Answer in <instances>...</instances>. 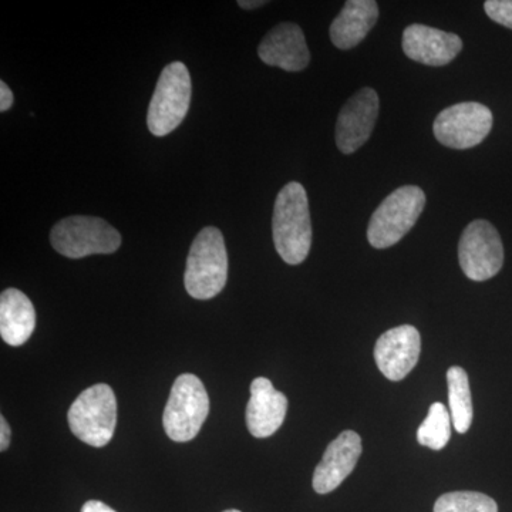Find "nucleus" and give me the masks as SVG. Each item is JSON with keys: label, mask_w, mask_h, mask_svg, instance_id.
Returning a JSON list of instances; mask_svg holds the SVG:
<instances>
[{"label": "nucleus", "mask_w": 512, "mask_h": 512, "mask_svg": "<svg viewBox=\"0 0 512 512\" xmlns=\"http://www.w3.org/2000/svg\"><path fill=\"white\" fill-rule=\"evenodd\" d=\"M276 252L289 265L308 258L312 247V221L308 195L299 183L286 184L276 197L272 217Z\"/></svg>", "instance_id": "1"}, {"label": "nucleus", "mask_w": 512, "mask_h": 512, "mask_svg": "<svg viewBox=\"0 0 512 512\" xmlns=\"http://www.w3.org/2000/svg\"><path fill=\"white\" fill-rule=\"evenodd\" d=\"M228 279V255L220 229L207 227L192 242L184 284L188 295L200 301L214 298Z\"/></svg>", "instance_id": "2"}, {"label": "nucleus", "mask_w": 512, "mask_h": 512, "mask_svg": "<svg viewBox=\"0 0 512 512\" xmlns=\"http://www.w3.org/2000/svg\"><path fill=\"white\" fill-rule=\"evenodd\" d=\"M70 430L92 447H104L113 439L117 426V399L109 384L99 383L84 390L67 413Z\"/></svg>", "instance_id": "3"}, {"label": "nucleus", "mask_w": 512, "mask_h": 512, "mask_svg": "<svg viewBox=\"0 0 512 512\" xmlns=\"http://www.w3.org/2000/svg\"><path fill=\"white\" fill-rule=\"evenodd\" d=\"M426 205V194L416 185L397 188L379 205L367 228V239L376 249L393 247L416 225Z\"/></svg>", "instance_id": "4"}, {"label": "nucleus", "mask_w": 512, "mask_h": 512, "mask_svg": "<svg viewBox=\"0 0 512 512\" xmlns=\"http://www.w3.org/2000/svg\"><path fill=\"white\" fill-rule=\"evenodd\" d=\"M210 414V397L197 376L184 373L178 376L165 406V433L177 443L194 440Z\"/></svg>", "instance_id": "5"}, {"label": "nucleus", "mask_w": 512, "mask_h": 512, "mask_svg": "<svg viewBox=\"0 0 512 512\" xmlns=\"http://www.w3.org/2000/svg\"><path fill=\"white\" fill-rule=\"evenodd\" d=\"M191 103V76L187 66L173 62L164 67L147 113L151 134L164 137L183 123Z\"/></svg>", "instance_id": "6"}, {"label": "nucleus", "mask_w": 512, "mask_h": 512, "mask_svg": "<svg viewBox=\"0 0 512 512\" xmlns=\"http://www.w3.org/2000/svg\"><path fill=\"white\" fill-rule=\"evenodd\" d=\"M52 247L70 259L97 254H113L121 245V235L109 222L96 217L64 218L50 232Z\"/></svg>", "instance_id": "7"}, {"label": "nucleus", "mask_w": 512, "mask_h": 512, "mask_svg": "<svg viewBox=\"0 0 512 512\" xmlns=\"http://www.w3.org/2000/svg\"><path fill=\"white\" fill-rule=\"evenodd\" d=\"M493 128V113L476 101L447 107L436 117L434 136L443 146L467 150L483 143Z\"/></svg>", "instance_id": "8"}, {"label": "nucleus", "mask_w": 512, "mask_h": 512, "mask_svg": "<svg viewBox=\"0 0 512 512\" xmlns=\"http://www.w3.org/2000/svg\"><path fill=\"white\" fill-rule=\"evenodd\" d=\"M458 259L468 279L488 281L501 271L504 247L500 234L488 221L477 220L464 229L458 245Z\"/></svg>", "instance_id": "9"}, {"label": "nucleus", "mask_w": 512, "mask_h": 512, "mask_svg": "<svg viewBox=\"0 0 512 512\" xmlns=\"http://www.w3.org/2000/svg\"><path fill=\"white\" fill-rule=\"evenodd\" d=\"M379 116V96L370 87L353 94L340 110L336 123V146L343 154H353L372 136Z\"/></svg>", "instance_id": "10"}, {"label": "nucleus", "mask_w": 512, "mask_h": 512, "mask_svg": "<svg viewBox=\"0 0 512 512\" xmlns=\"http://www.w3.org/2000/svg\"><path fill=\"white\" fill-rule=\"evenodd\" d=\"M420 350V333L414 326L387 330L376 342V365L386 379L400 382L416 367Z\"/></svg>", "instance_id": "11"}, {"label": "nucleus", "mask_w": 512, "mask_h": 512, "mask_svg": "<svg viewBox=\"0 0 512 512\" xmlns=\"http://www.w3.org/2000/svg\"><path fill=\"white\" fill-rule=\"evenodd\" d=\"M362 456V439L356 431L346 430L326 448L322 460L313 473V490L329 494L339 487L355 470Z\"/></svg>", "instance_id": "12"}, {"label": "nucleus", "mask_w": 512, "mask_h": 512, "mask_svg": "<svg viewBox=\"0 0 512 512\" xmlns=\"http://www.w3.org/2000/svg\"><path fill=\"white\" fill-rule=\"evenodd\" d=\"M258 56L268 66L286 72H301L311 62V53L305 35L296 23L285 22L276 26L262 40Z\"/></svg>", "instance_id": "13"}, {"label": "nucleus", "mask_w": 512, "mask_h": 512, "mask_svg": "<svg viewBox=\"0 0 512 512\" xmlns=\"http://www.w3.org/2000/svg\"><path fill=\"white\" fill-rule=\"evenodd\" d=\"M463 49V40L456 33L412 25L404 29L403 50L409 59L427 66H446Z\"/></svg>", "instance_id": "14"}, {"label": "nucleus", "mask_w": 512, "mask_h": 512, "mask_svg": "<svg viewBox=\"0 0 512 512\" xmlns=\"http://www.w3.org/2000/svg\"><path fill=\"white\" fill-rule=\"evenodd\" d=\"M288 399L284 393L275 389L271 380L258 377L251 384V399L247 406V426L249 433L256 439L271 437L281 429Z\"/></svg>", "instance_id": "15"}, {"label": "nucleus", "mask_w": 512, "mask_h": 512, "mask_svg": "<svg viewBox=\"0 0 512 512\" xmlns=\"http://www.w3.org/2000/svg\"><path fill=\"white\" fill-rule=\"evenodd\" d=\"M379 19L375 0H349L330 26V39L340 50L359 45Z\"/></svg>", "instance_id": "16"}, {"label": "nucleus", "mask_w": 512, "mask_h": 512, "mask_svg": "<svg viewBox=\"0 0 512 512\" xmlns=\"http://www.w3.org/2000/svg\"><path fill=\"white\" fill-rule=\"evenodd\" d=\"M36 328V311L28 296L19 289H6L0 295V335L10 346L25 345Z\"/></svg>", "instance_id": "17"}, {"label": "nucleus", "mask_w": 512, "mask_h": 512, "mask_svg": "<svg viewBox=\"0 0 512 512\" xmlns=\"http://www.w3.org/2000/svg\"><path fill=\"white\" fill-rule=\"evenodd\" d=\"M448 406L453 427L460 434L467 433L473 423V399L470 382L463 367L453 366L447 372Z\"/></svg>", "instance_id": "18"}, {"label": "nucleus", "mask_w": 512, "mask_h": 512, "mask_svg": "<svg viewBox=\"0 0 512 512\" xmlns=\"http://www.w3.org/2000/svg\"><path fill=\"white\" fill-rule=\"evenodd\" d=\"M451 414L443 403L431 404L429 414L417 430V441L424 447L440 451L451 439Z\"/></svg>", "instance_id": "19"}, {"label": "nucleus", "mask_w": 512, "mask_h": 512, "mask_svg": "<svg viewBox=\"0 0 512 512\" xmlns=\"http://www.w3.org/2000/svg\"><path fill=\"white\" fill-rule=\"evenodd\" d=\"M434 512H498V505L493 498L476 491H454L441 495Z\"/></svg>", "instance_id": "20"}, {"label": "nucleus", "mask_w": 512, "mask_h": 512, "mask_svg": "<svg viewBox=\"0 0 512 512\" xmlns=\"http://www.w3.org/2000/svg\"><path fill=\"white\" fill-rule=\"evenodd\" d=\"M484 9L488 18L512 29V0H487Z\"/></svg>", "instance_id": "21"}, {"label": "nucleus", "mask_w": 512, "mask_h": 512, "mask_svg": "<svg viewBox=\"0 0 512 512\" xmlns=\"http://www.w3.org/2000/svg\"><path fill=\"white\" fill-rule=\"evenodd\" d=\"M13 101H15V97H13L12 90L9 89L8 84L0 82V111L2 113L8 111L13 106Z\"/></svg>", "instance_id": "22"}, {"label": "nucleus", "mask_w": 512, "mask_h": 512, "mask_svg": "<svg viewBox=\"0 0 512 512\" xmlns=\"http://www.w3.org/2000/svg\"><path fill=\"white\" fill-rule=\"evenodd\" d=\"M10 444V427L5 417L0 416V450H8Z\"/></svg>", "instance_id": "23"}, {"label": "nucleus", "mask_w": 512, "mask_h": 512, "mask_svg": "<svg viewBox=\"0 0 512 512\" xmlns=\"http://www.w3.org/2000/svg\"><path fill=\"white\" fill-rule=\"evenodd\" d=\"M82 512H117V511H114L113 508L109 507V505L101 503V501L92 500V501H87V503L83 505Z\"/></svg>", "instance_id": "24"}, {"label": "nucleus", "mask_w": 512, "mask_h": 512, "mask_svg": "<svg viewBox=\"0 0 512 512\" xmlns=\"http://www.w3.org/2000/svg\"><path fill=\"white\" fill-rule=\"evenodd\" d=\"M265 0H239L238 6L241 9L252 10L256 8H261V6H265Z\"/></svg>", "instance_id": "25"}, {"label": "nucleus", "mask_w": 512, "mask_h": 512, "mask_svg": "<svg viewBox=\"0 0 512 512\" xmlns=\"http://www.w3.org/2000/svg\"><path fill=\"white\" fill-rule=\"evenodd\" d=\"M224 512H241V511H238V510H227V511H224Z\"/></svg>", "instance_id": "26"}]
</instances>
